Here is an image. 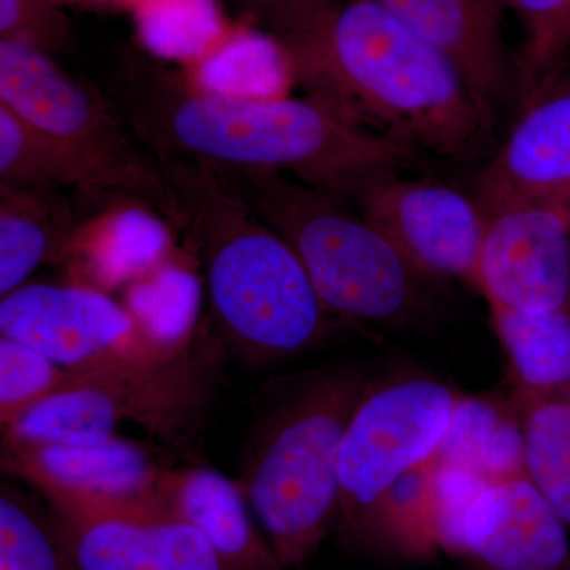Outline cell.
Here are the masks:
<instances>
[{"label":"cell","instance_id":"cell-1","mask_svg":"<svg viewBox=\"0 0 570 570\" xmlns=\"http://www.w3.org/2000/svg\"><path fill=\"white\" fill-rule=\"evenodd\" d=\"M99 88L159 163L277 171L348 204L417 157L314 97L214 91L141 51H122Z\"/></svg>","mask_w":570,"mask_h":570},{"label":"cell","instance_id":"cell-2","mask_svg":"<svg viewBox=\"0 0 570 570\" xmlns=\"http://www.w3.org/2000/svg\"><path fill=\"white\" fill-rule=\"evenodd\" d=\"M275 41L307 96L358 126L456 163L485 153L494 111L444 55L374 0H336Z\"/></svg>","mask_w":570,"mask_h":570},{"label":"cell","instance_id":"cell-3","mask_svg":"<svg viewBox=\"0 0 570 570\" xmlns=\"http://www.w3.org/2000/svg\"><path fill=\"white\" fill-rule=\"evenodd\" d=\"M181 225L205 273L212 332L224 348L255 365L281 362L336 328L305 265L212 168L160 163Z\"/></svg>","mask_w":570,"mask_h":570},{"label":"cell","instance_id":"cell-4","mask_svg":"<svg viewBox=\"0 0 570 570\" xmlns=\"http://www.w3.org/2000/svg\"><path fill=\"white\" fill-rule=\"evenodd\" d=\"M367 385L351 365L292 382L262 409L238 485L287 569L305 564L340 515L337 456Z\"/></svg>","mask_w":570,"mask_h":570},{"label":"cell","instance_id":"cell-5","mask_svg":"<svg viewBox=\"0 0 570 570\" xmlns=\"http://www.w3.org/2000/svg\"><path fill=\"white\" fill-rule=\"evenodd\" d=\"M212 170L292 246L335 316L379 325L425 316L428 276L351 204L277 171Z\"/></svg>","mask_w":570,"mask_h":570},{"label":"cell","instance_id":"cell-6","mask_svg":"<svg viewBox=\"0 0 570 570\" xmlns=\"http://www.w3.org/2000/svg\"><path fill=\"white\" fill-rule=\"evenodd\" d=\"M224 347L212 330L176 351L70 377L3 436L39 444H99L137 425L165 444H181L208 419Z\"/></svg>","mask_w":570,"mask_h":570},{"label":"cell","instance_id":"cell-7","mask_svg":"<svg viewBox=\"0 0 570 570\" xmlns=\"http://www.w3.org/2000/svg\"><path fill=\"white\" fill-rule=\"evenodd\" d=\"M0 104L73 160L91 200L140 205L181 225L163 165L134 137L99 85L70 73L47 52L0 40Z\"/></svg>","mask_w":570,"mask_h":570},{"label":"cell","instance_id":"cell-8","mask_svg":"<svg viewBox=\"0 0 570 570\" xmlns=\"http://www.w3.org/2000/svg\"><path fill=\"white\" fill-rule=\"evenodd\" d=\"M459 393L425 376L367 385L337 456L341 531L348 540L373 535L385 491L409 469L434 459Z\"/></svg>","mask_w":570,"mask_h":570},{"label":"cell","instance_id":"cell-9","mask_svg":"<svg viewBox=\"0 0 570 570\" xmlns=\"http://www.w3.org/2000/svg\"><path fill=\"white\" fill-rule=\"evenodd\" d=\"M3 469L31 483L62 520L165 515L159 450L116 436L99 444H39L3 436Z\"/></svg>","mask_w":570,"mask_h":570},{"label":"cell","instance_id":"cell-10","mask_svg":"<svg viewBox=\"0 0 570 570\" xmlns=\"http://www.w3.org/2000/svg\"><path fill=\"white\" fill-rule=\"evenodd\" d=\"M0 335L75 374L171 352L153 344L127 307L78 285L24 284L2 296Z\"/></svg>","mask_w":570,"mask_h":570},{"label":"cell","instance_id":"cell-11","mask_svg":"<svg viewBox=\"0 0 570 570\" xmlns=\"http://www.w3.org/2000/svg\"><path fill=\"white\" fill-rule=\"evenodd\" d=\"M428 277L478 285L487 213L479 198L433 179L385 176L351 202Z\"/></svg>","mask_w":570,"mask_h":570},{"label":"cell","instance_id":"cell-12","mask_svg":"<svg viewBox=\"0 0 570 570\" xmlns=\"http://www.w3.org/2000/svg\"><path fill=\"white\" fill-rule=\"evenodd\" d=\"M485 213L475 287L490 306L542 314L570 305V209L520 204Z\"/></svg>","mask_w":570,"mask_h":570},{"label":"cell","instance_id":"cell-13","mask_svg":"<svg viewBox=\"0 0 570 570\" xmlns=\"http://www.w3.org/2000/svg\"><path fill=\"white\" fill-rule=\"evenodd\" d=\"M485 212L540 204L570 209V59L523 99V108L479 179Z\"/></svg>","mask_w":570,"mask_h":570},{"label":"cell","instance_id":"cell-14","mask_svg":"<svg viewBox=\"0 0 570 570\" xmlns=\"http://www.w3.org/2000/svg\"><path fill=\"white\" fill-rule=\"evenodd\" d=\"M456 554L487 570H570L568 524L527 474L517 475L479 494Z\"/></svg>","mask_w":570,"mask_h":570},{"label":"cell","instance_id":"cell-15","mask_svg":"<svg viewBox=\"0 0 570 570\" xmlns=\"http://www.w3.org/2000/svg\"><path fill=\"white\" fill-rule=\"evenodd\" d=\"M55 523L73 570H224L200 532L168 515Z\"/></svg>","mask_w":570,"mask_h":570},{"label":"cell","instance_id":"cell-16","mask_svg":"<svg viewBox=\"0 0 570 570\" xmlns=\"http://www.w3.org/2000/svg\"><path fill=\"white\" fill-rule=\"evenodd\" d=\"M444 55L491 111L504 102L512 71L501 20L475 0H374Z\"/></svg>","mask_w":570,"mask_h":570},{"label":"cell","instance_id":"cell-17","mask_svg":"<svg viewBox=\"0 0 570 570\" xmlns=\"http://www.w3.org/2000/svg\"><path fill=\"white\" fill-rule=\"evenodd\" d=\"M160 501L165 515L200 532L224 570H287L255 528L238 482L212 468L170 469Z\"/></svg>","mask_w":570,"mask_h":570},{"label":"cell","instance_id":"cell-18","mask_svg":"<svg viewBox=\"0 0 570 570\" xmlns=\"http://www.w3.org/2000/svg\"><path fill=\"white\" fill-rule=\"evenodd\" d=\"M73 227L62 193L0 184V296L28 284L29 276L69 242Z\"/></svg>","mask_w":570,"mask_h":570},{"label":"cell","instance_id":"cell-19","mask_svg":"<svg viewBox=\"0 0 570 570\" xmlns=\"http://www.w3.org/2000/svg\"><path fill=\"white\" fill-rule=\"evenodd\" d=\"M434 456L439 464L468 469L491 483L527 474L515 409L490 397L460 395Z\"/></svg>","mask_w":570,"mask_h":570},{"label":"cell","instance_id":"cell-20","mask_svg":"<svg viewBox=\"0 0 570 570\" xmlns=\"http://www.w3.org/2000/svg\"><path fill=\"white\" fill-rule=\"evenodd\" d=\"M494 332L508 354L515 395L570 390V305L542 314L490 306Z\"/></svg>","mask_w":570,"mask_h":570},{"label":"cell","instance_id":"cell-21","mask_svg":"<svg viewBox=\"0 0 570 570\" xmlns=\"http://www.w3.org/2000/svg\"><path fill=\"white\" fill-rule=\"evenodd\" d=\"M523 434L524 472L570 528V390L513 401Z\"/></svg>","mask_w":570,"mask_h":570},{"label":"cell","instance_id":"cell-22","mask_svg":"<svg viewBox=\"0 0 570 570\" xmlns=\"http://www.w3.org/2000/svg\"><path fill=\"white\" fill-rule=\"evenodd\" d=\"M0 184L89 197L80 168L51 138L0 104Z\"/></svg>","mask_w":570,"mask_h":570},{"label":"cell","instance_id":"cell-23","mask_svg":"<svg viewBox=\"0 0 570 570\" xmlns=\"http://www.w3.org/2000/svg\"><path fill=\"white\" fill-rule=\"evenodd\" d=\"M373 535L389 539L409 557L428 558L439 549L436 456L390 485L374 513Z\"/></svg>","mask_w":570,"mask_h":570},{"label":"cell","instance_id":"cell-24","mask_svg":"<svg viewBox=\"0 0 570 570\" xmlns=\"http://www.w3.org/2000/svg\"><path fill=\"white\" fill-rule=\"evenodd\" d=\"M519 14L523 43L517 62L521 100L570 59V0H505Z\"/></svg>","mask_w":570,"mask_h":570},{"label":"cell","instance_id":"cell-25","mask_svg":"<svg viewBox=\"0 0 570 570\" xmlns=\"http://www.w3.org/2000/svg\"><path fill=\"white\" fill-rule=\"evenodd\" d=\"M0 570H73L55 519L10 487L0 497Z\"/></svg>","mask_w":570,"mask_h":570},{"label":"cell","instance_id":"cell-26","mask_svg":"<svg viewBox=\"0 0 570 570\" xmlns=\"http://www.w3.org/2000/svg\"><path fill=\"white\" fill-rule=\"evenodd\" d=\"M71 371L56 365L36 348L0 336V423L9 428L22 414L51 396Z\"/></svg>","mask_w":570,"mask_h":570},{"label":"cell","instance_id":"cell-27","mask_svg":"<svg viewBox=\"0 0 570 570\" xmlns=\"http://www.w3.org/2000/svg\"><path fill=\"white\" fill-rule=\"evenodd\" d=\"M0 40L20 41L58 59L73 50L75 33L56 0H0Z\"/></svg>","mask_w":570,"mask_h":570},{"label":"cell","instance_id":"cell-28","mask_svg":"<svg viewBox=\"0 0 570 570\" xmlns=\"http://www.w3.org/2000/svg\"><path fill=\"white\" fill-rule=\"evenodd\" d=\"M489 480L475 472L445 466L436 461V530L439 549L449 553L459 551L461 528L469 509L487 487Z\"/></svg>","mask_w":570,"mask_h":570},{"label":"cell","instance_id":"cell-29","mask_svg":"<svg viewBox=\"0 0 570 570\" xmlns=\"http://www.w3.org/2000/svg\"><path fill=\"white\" fill-rule=\"evenodd\" d=\"M239 13L245 14L273 40L287 36L336 0H227Z\"/></svg>","mask_w":570,"mask_h":570},{"label":"cell","instance_id":"cell-30","mask_svg":"<svg viewBox=\"0 0 570 570\" xmlns=\"http://www.w3.org/2000/svg\"><path fill=\"white\" fill-rule=\"evenodd\" d=\"M475 2L480 3L489 13L493 14L494 18L501 20L502 14V3H505V0H475Z\"/></svg>","mask_w":570,"mask_h":570}]
</instances>
